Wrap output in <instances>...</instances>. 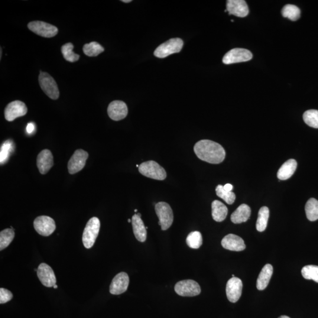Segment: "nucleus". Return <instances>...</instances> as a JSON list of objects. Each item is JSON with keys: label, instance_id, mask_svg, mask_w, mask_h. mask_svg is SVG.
Returning a JSON list of instances; mask_svg holds the SVG:
<instances>
[{"label": "nucleus", "instance_id": "1", "mask_svg": "<svg viewBox=\"0 0 318 318\" xmlns=\"http://www.w3.org/2000/svg\"><path fill=\"white\" fill-rule=\"evenodd\" d=\"M194 151L200 160L212 164L222 163L226 156L225 149L221 145L209 140H202L196 143Z\"/></svg>", "mask_w": 318, "mask_h": 318}, {"label": "nucleus", "instance_id": "2", "mask_svg": "<svg viewBox=\"0 0 318 318\" xmlns=\"http://www.w3.org/2000/svg\"><path fill=\"white\" fill-rule=\"evenodd\" d=\"M100 228V222L97 217H93L89 220L83 233L82 241L84 247L87 249L93 247L98 236Z\"/></svg>", "mask_w": 318, "mask_h": 318}, {"label": "nucleus", "instance_id": "3", "mask_svg": "<svg viewBox=\"0 0 318 318\" xmlns=\"http://www.w3.org/2000/svg\"><path fill=\"white\" fill-rule=\"evenodd\" d=\"M139 171L144 176L155 180H163L167 176L164 168L153 160L142 163L139 165Z\"/></svg>", "mask_w": 318, "mask_h": 318}, {"label": "nucleus", "instance_id": "4", "mask_svg": "<svg viewBox=\"0 0 318 318\" xmlns=\"http://www.w3.org/2000/svg\"><path fill=\"white\" fill-rule=\"evenodd\" d=\"M183 46V41L179 38L170 39L161 44L156 49L154 54L156 57L163 58L174 53H179Z\"/></svg>", "mask_w": 318, "mask_h": 318}, {"label": "nucleus", "instance_id": "5", "mask_svg": "<svg viewBox=\"0 0 318 318\" xmlns=\"http://www.w3.org/2000/svg\"><path fill=\"white\" fill-rule=\"evenodd\" d=\"M39 84L43 92L48 97L53 100H57L60 96L57 84L49 74L40 71L38 77Z\"/></svg>", "mask_w": 318, "mask_h": 318}, {"label": "nucleus", "instance_id": "6", "mask_svg": "<svg viewBox=\"0 0 318 318\" xmlns=\"http://www.w3.org/2000/svg\"><path fill=\"white\" fill-rule=\"evenodd\" d=\"M155 211L159 217V225L161 229L165 230L170 228L173 222V213L169 204L159 202L155 206Z\"/></svg>", "mask_w": 318, "mask_h": 318}, {"label": "nucleus", "instance_id": "7", "mask_svg": "<svg viewBox=\"0 0 318 318\" xmlns=\"http://www.w3.org/2000/svg\"><path fill=\"white\" fill-rule=\"evenodd\" d=\"M29 30L40 36L51 38L56 36L58 33V28L53 25L44 21H34L29 22Z\"/></svg>", "mask_w": 318, "mask_h": 318}, {"label": "nucleus", "instance_id": "8", "mask_svg": "<svg viewBox=\"0 0 318 318\" xmlns=\"http://www.w3.org/2000/svg\"><path fill=\"white\" fill-rule=\"evenodd\" d=\"M253 55L251 51L245 48H236L230 50L223 58V63L225 64L245 62L251 60Z\"/></svg>", "mask_w": 318, "mask_h": 318}, {"label": "nucleus", "instance_id": "9", "mask_svg": "<svg viewBox=\"0 0 318 318\" xmlns=\"http://www.w3.org/2000/svg\"><path fill=\"white\" fill-rule=\"evenodd\" d=\"M174 291L181 297H195L201 293L200 285L193 280L181 281L175 285Z\"/></svg>", "mask_w": 318, "mask_h": 318}, {"label": "nucleus", "instance_id": "10", "mask_svg": "<svg viewBox=\"0 0 318 318\" xmlns=\"http://www.w3.org/2000/svg\"><path fill=\"white\" fill-rule=\"evenodd\" d=\"M34 227L36 232L41 236H48L56 230V223L53 219L47 216H40L34 220Z\"/></svg>", "mask_w": 318, "mask_h": 318}, {"label": "nucleus", "instance_id": "11", "mask_svg": "<svg viewBox=\"0 0 318 318\" xmlns=\"http://www.w3.org/2000/svg\"><path fill=\"white\" fill-rule=\"evenodd\" d=\"M88 157V153L82 149L76 151L68 163V170L69 173L73 174L82 170L85 166Z\"/></svg>", "mask_w": 318, "mask_h": 318}, {"label": "nucleus", "instance_id": "12", "mask_svg": "<svg viewBox=\"0 0 318 318\" xmlns=\"http://www.w3.org/2000/svg\"><path fill=\"white\" fill-rule=\"evenodd\" d=\"M27 113V108L25 103L15 100L9 103L4 110V116L6 121H14L15 119L25 116Z\"/></svg>", "mask_w": 318, "mask_h": 318}, {"label": "nucleus", "instance_id": "13", "mask_svg": "<svg viewBox=\"0 0 318 318\" xmlns=\"http://www.w3.org/2000/svg\"><path fill=\"white\" fill-rule=\"evenodd\" d=\"M37 274L39 280L45 287H53L56 284V276L53 269L45 263L38 266Z\"/></svg>", "mask_w": 318, "mask_h": 318}, {"label": "nucleus", "instance_id": "14", "mask_svg": "<svg viewBox=\"0 0 318 318\" xmlns=\"http://www.w3.org/2000/svg\"><path fill=\"white\" fill-rule=\"evenodd\" d=\"M243 284L239 278L233 277L228 281L226 285L227 297L230 303H236L241 298L242 293Z\"/></svg>", "mask_w": 318, "mask_h": 318}, {"label": "nucleus", "instance_id": "15", "mask_svg": "<svg viewBox=\"0 0 318 318\" xmlns=\"http://www.w3.org/2000/svg\"><path fill=\"white\" fill-rule=\"evenodd\" d=\"M110 118L115 121H119L126 118L128 114L127 105L125 102L115 100L110 103L108 109Z\"/></svg>", "mask_w": 318, "mask_h": 318}, {"label": "nucleus", "instance_id": "16", "mask_svg": "<svg viewBox=\"0 0 318 318\" xmlns=\"http://www.w3.org/2000/svg\"><path fill=\"white\" fill-rule=\"evenodd\" d=\"M129 278L125 272H121L113 278L110 286V293L113 295H121L128 290Z\"/></svg>", "mask_w": 318, "mask_h": 318}, {"label": "nucleus", "instance_id": "17", "mask_svg": "<svg viewBox=\"0 0 318 318\" xmlns=\"http://www.w3.org/2000/svg\"><path fill=\"white\" fill-rule=\"evenodd\" d=\"M226 10L229 14L238 17H245L249 12L248 4L244 0H228L226 3Z\"/></svg>", "mask_w": 318, "mask_h": 318}, {"label": "nucleus", "instance_id": "18", "mask_svg": "<svg viewBox=\"0 0 318 318\" xmlns=\"http://www.w3.org/2000/svg\"><path fill=\"white\" fill-rule=\"evenodd\" d=\"M54 164L53 157L51 152L48 149H44L38 154L37 159V165L40 173L45 174L51 169Z\"/></svg>", "mask_w": 318, "mask_h": 318}, {"label": "nucleus", "instance_id": "19", "mask_svg": "<svg viewBox=\"0 0 318 318\" xmlns=\"http://www.w3.org/2000/svg\"><path fill=\"white\" fill-rule=\"evenodd\" d=\"M222 245L226 249L232 251H242L246 248L243 240L238 236L229 234L222 239Z\"/></svg>", "mask_w": 318, "mask_h": 318}, {"label": "nucleus", "instance_id": "20", "mask_svg": "<svg viewBox=\"0 0 318 318\" xmlns=\"http://www.w3.org/2000/svg\"><path fill=\"white\" fill-rule=\"evenodd\" d=\"M132 223L136 238L139 242H145L147 238V230L141 219V214H135V215L133 216Z\"/></svg>", "mask_w": 318, "mask_h": 318}, {"label": "nucleus", "instance_id": "21", "mask_svg": "<svg viewBox=\"0 0 318 318\" xmlns=\"http://www.w3.org/2000/svg\"><path fill=\"white\" fill-rule=\"evenodd\" d=\"M273 267L270 264H267L262 268L256 283V287L258 290H264L268 287L272 276L273 275Z\"/></svg>", "mask_w": 318, "mask_h": 318}, {"label": "nucleus", "instance_id": "22", "mask_svg": "<svg viewBox=\"0 0 318 318\" xmlns=\"http://www.w3.org/2000/svg\"><path fill=\"white\" fill-rule=\"evenodd\" d=\"M297 167V162L294 159H290L279 169L277 176L279 179L285 180L290 178L294 174Z\"/></svg>", "mask_w": 318, "mask_h": 318}, {"label": "nucleus", "instance_id": "23", "mask_svg": "<svg viewBox=\"0 0 318 318\" xmlns=\"http://www.w3.org/2000/svg\"><path fill=\"white\" fill-rule=\"evenodd\" d=\"M251 214V209L246 204H242L232 214L231 219L233 223L239 224L246 222L249 219Z\"/></svg>", "mask_w": 318, "mask_h": 318}, {"label": "nucleus", "instance_id": "24", "mask_svg": "<svg viewBox=\"0 0 318 318\" xmlns=\"http://www.w3.org/2000/svg\"><path fill=\"white\" fill-rule=\"evenodd\" d=\"M228 210L222 202L214 200L212 203V215L213 220L220 222L223 221L228 215Z\"/></svg>", "mask_w": 318, "mask_h": 318}, {"label": "nucleus", "instance_id": "25", "mask_svg": "<svg viewBox=\"0 0 318 318\" xmlns=\"http://www.w3.org/2000/svg\"><path fill=\"white\" fill-rule=\"evenodd\" d=\"M269 217V210L268 207L264 206L261 207L258 213L257 222H256V229L259 232H264L268 225Z\"/></svg>", "mask_w": 318, "mask_h": 318}, {"label": "nucleus", "instance_id": "26", "mask_svg": "<svg viewBox=\"0 0 318 318\" xmlns=\"http://www.w3.org/2000/svg\"><path fill=\"white\" fill-rule=\"evenodd\" d=\"M306 212L307 218L310 221H316L318 219V201L311 198L306 205Z\"/></svg>", "mask_w": 318, "mask_h": 318}, {"label": "nucleus", "instance_id": "27", "mask_svg": "<svg viewBox=\"0 0 318 318\" xmlns=\"http://www.w3.org/2000/svg\"><path fill=\"white\" fill-rule=\"evenodd\" d=\"M282 14L285 18L292 21H297L301 17V10L296 5L287 4L282 9Z\"/></svg>", "mask_w": 318, "mask_h": 318}, {"label": "nucleus", "instance_id": "28", "mask_svg": "<svg viewBox=\"0 0 318 318\" xmlns=\"http://www.w3.org/2000/svg\"><path fill=\"white\" fill-rule=\"evenodd\" d=\"M15 236L14 230L13 229H6L0 233V251L7 248L12 242Z\"/></svg>", "mask_w": 318, "mask_h": 318}, {"label": "nucleus", "instance_id": "29", "mask_svg": "<svg viewBox=\"0 0 318 318\" xmlns=\"http://www.w3.org/2000/svg\"><path fill=\"white\" fill-rule=\"evenodd\" d=\"M14 149V145L11 140L6 141L1 145L0 151V163L4 164L8 161L9 156L11 155Z\"/></svg>", "mask_w": 318, "mask_h": 318}, {"label": "nucleus", "instance_id": "30", "mask_svg": "<svg viewBox=\"0 0 318 318\" xmlns=\"http://www.w3.org/2000/svg\"><path fill=\"white\" fill-rule=\"evenodd\" d=\"M84 53L87 56L96 57L105 51L101 45L96 41H93L89 44H86L83 48Z\"/></svg>", "mask_w": 318, "mask_h": 318}, {"label": "nucleus", "instance_id": "31", "mask_svg": "<svg viewBox=\"0 0 318 318\" xmlns=\"http://www.w3.org/2000/svg\"><path fill=\"white\" fill-rule=\"evenodd\" d=\"M74 45L71 43L65 44L61 47V52L65 59L71 63L76 62L79 60V54L74 53L73 50Z\"/></svg>", "mask_w": 318, "mask_h": 318}, {"label": "nucleus", "instance_id": "32", "mask_svg": "<svg viewBox=\"0 0 318 318\" xmlns=\"http://www.w3.org/2000/svg\"><path fill=\"white\" fill-rule=\"evenodd\" d=\"M186 243L190 248L199 249L203 243L202 234L198 231L191 232L187 237Z\"/></svg>", "mask_w": 318, "mask_h": 318}, {"label": "nucleus", "instance_id": "33", "mask_svg": "<svg viewBox=\"0 0 318 318\" xmlns=\"http://www.w3.org/2000/svg\"><path fill=\"white\" fill-rule=\"evenodd\" d=\"M305 123L311 128L318 129V110H309L304 113Z\"/></svg>", "mask_w": 318, "mask_h": 318}, {"label": "nucleus", "instance_id": "34", "mask_svg": "<svg viewBox=\"0 0 318 318\" xmlns=\"http://www.w3.org/2000/svg\"><path fill=\"white\" fill-rule=\"evenodd\" d=\"M217 196L225 200L228 204H232L236 199L235 194L232 191H228L224 189L222 185H218L216 188Z\"/></svg>", "mask_w": 318, "mask_h": 318}, {"label": "nucleus", "instance_id": "35", "mask_svg": "<svg viewBox=\"0 0 318 318\" xmlns=\"http://www.w3.org/2000/svg\"><path fill=\"white\" fill-rule=\"evenodd\" d=\"M302 275L306 280H313L318 283V267L316 265H307L301 271Z\"/></svg>", "mask_w": 318, "mask_h": 318}, {"label": "nucleus", "instance_id": "36", "mask_svg": "<svg viewBox=\"0 0 318 318\" xmlns=\"http://www.w3.org/2000/svg\"><path fill=\"white\" fill-rule=\"evenodd\" d=\"M13 295L10 291L4 288L0 289V304H4L12 300Z\"/></svg>", "mask_w": 318, "mask_h": 318}, {"label": "nucleus", "instance_id": "37", "mask_svg": "<svg viewBox=\"0 0 318 318\" xmlns=\"http://www.w3.org/2000/svg\"><path fill=\"white\" fill-rule=\"evenodd\" d=\"M35 126L33 123H29L26 128V132L29 135L32 134L35 131Z\"/></svg>", "mask_w": 318, "mask_h": 318}, {"label": "nucleus", "instance_id": "38", "mask_svg": "<svg viewBox=\"0 0 318 318\" xmlns=\"http://www.w3.org/2000/svg\"><path fill=\"white\" fill-rule=\"evenodd\" d=\"M223 187H224V189L228 191H232L233 189L232 185L229 183L225 184V186H223Z\"/></svg>", "mask_w": 318, "mask_h": 318}, {"label": "nucleus", "instance_id": "39", "mask_svg": "<svg viewBox=\"0 0 318 318\" xmlns=\"http://www.w3.org/2000/svg\"><path fill=\"white\" fill-rule=\"evenodd\" d=\"M123 2H126V3H128V2H132V0H122V1Z\"/></svg>", "mask_w": 318, "mask_h": 318}, {"label": "nucleus", "instance_id": "40", "mask_svg": "<svg viewBox=\"0 0 318 318\" xmlns=\"http://www.w3.org/2000/svg\"><path fill=\"white\" fill-rule=\"evenodd\" d=\"M279 318H290V317H288L287 316H282L281 317H280Z\"/></svg>", "mask_w": 318, "mask_h": 318}, {"label": "nucleus", "instance_id": "41", "mask_svg": "<svg viewBox=\"0 0 318 318\" xmlns=\"http://www.w3.org/2000/svg\"><path fill=\"white\" fill-rule=\"evenodd\" d=\"M53 288H54V289H57V285L56 284V285H54V286L53 287Z\"/></svg>", "mask_w": 318, "mask_h": 318}, {"label": "nucleus", "instance_id": "42", "mask_svg": "<svg viewBox=\"0 0 318 318\" xmlns=\"http://www.w3.org/2000/svg\"><path fill=\"white\" fill-rule=\"evenodd\" d=\"M0 56H1V58H1L2 57V48H1V55H0Z\"/></svg>", "mask_w": 318, "mask_h": 318}, {"label": "nucleus", "instance_id": "43", "mask_svg": "<svg viewBox=\"0 0 318 318\" xmlns=\"http://www.w3.org/2000/svg\"><path fill=\"white\" fill-rule=\"evenodd\" d=\"M128 222H129V223H131V222H132V220H131V219H128Z\"/></svg>", "mask_w": 318, "mask_h": 318}, {"label": "nucleus", "instance_id": "44", "mask_svg": "<svg viewBox=\"0 0 318 318\" xmlns=\"http://www.w3.org/2000/svg\"><path fill=\"white\" fill-rule=\"evenodd\" d=\"M135 212H138V210H137V209H135Z\"/></svg>", "mask_w": 318, "mask_h": 318}, {"label": "nucleus", "instance_id": "45", "mask_svg": "<svg viewBox=\"0 0 318 318\" xmlns=\"http://www.w3.org/2000/svg\"><path fill=\"white\" fill-rule=\"evenodd\" d=\"M136 167H139V165L138 164L136 165Z\"/></svg>", "mask_w": 318, "mask_h": 318}, {"label": "nucleus", "instance_id": "46", "mask_svg": "<svg viewBox=\"0 0 318 318\" xmlns=\"http://www.w3.org/2000/svg\"><path fill=\"white\" fill-rule=\"evenodd\" d=\"M233 277H235L234 275H232V278Z\"/></svg>", "mask_w": 318, "mask_h": 318}]
</instances>
